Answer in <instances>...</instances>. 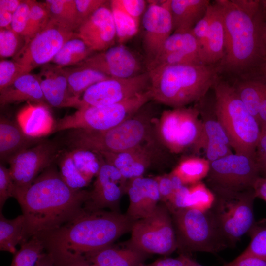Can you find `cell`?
Masks as SVG:
<instances>
[{
  "label": "cell",
  "instance_id": "cell-1",
  "mask_svg": "<svg viewBox=\"0 0 266 266\" xmlns=\"http://www.w3.org/2000/svg\"><path fill=\"white\" fill-rule=\"evenodd\" d=\"M134 221L119 212L84 208L60 227L37 236L56 266H69L88 253L111 246L131 231Z\"/></svg>",
  "mask_w": 266,
  "mask_h": 266
},
{
  "label": "cell",
  "instance_id": "cell-2",
  "mask_svg": "<svg viewBox=\"0 0 266 266\" xmlns=\"http://www.w3.org/2000/svg\"><path fill=\"white\" fill-rule=\"evenodd\" d=\"M89 192L70 188L52 166L28 187L15 189L14 198L25 219L26 241L60 227L81 213Z\"/></svg>",
  "mask_w": 266,
  "mask_h": 266
},
{
  "label": "cell",
  "instance_id": "cell-3",
  "mask_svg": "<svg viewBox=\"0 0 266 266\" xmlns=\"http://www.w3.org/2000/svg\"><path fill=\"white\" fill-rule=\"evenodd\" d=\"M225 30V54L220 65L240 71L260 67L266 59L262 40L265 20L262 6L245 10L233 0H217Z\"/></svg>",
  "mask_w": 266,
  "mask_h": 266
},
{
  "label": "cell",
  "instance_id": "cell-4",
  "mask_svg": "<svg viewBox=\"0 0 266 266\" xmlns=\"http://www.w3.org/2000/svg\"><path fill=\"white\" fill-rule=\"evenodd\" d=\"M221 66L179 64L149 71L152 99L174 108L201 99L218 78Z\"/></svg>",
  "mask_w": 266,
  "mask_h": 266
},
{
  "label": "cell",
  "instance_id": "cell-5",
  "mask_svg": "<svg viewBox=\"0 0 266 266\" xmlns=\"http://www.w3.org/2000/svg\"><path fill=\"white\" fill-rule=\"evenodd\" d=\"M215 114L230 139L235 153L255 157L261 128L247 110L235 88L219 78L213 86Z\"/></svg>",
  "mask_w": 266,
  "mask_h": 266
},
{
  "label": "cell",
  "instance_id": "cell-6",
  "mask_svg": "<svg viewBox=\"0 0 266 266\" xmlns=\"http://www.w3.org/2000/svg\"><path fill=\"white\" fill-rule=\"evenodd\" d=\"M149 121L147 117L137 115L106 130H69L64 142L69 149L122 152L143 144L148 136Z\"/></svg>",
  "mask_w": 266,
  "mask_h": 266
},
{
  "label": "cell",
  "instance_id": "cell-7",
  "mask_svg": "<svg viewBox=\"0 0 266 266\" xmlns=\"http://www.w3.org/2000/svg\"><path fill=\"white\" fill-rule=\"evenodd\" d=\"M178 248L189 252L215 253L225 247L211 210L202 211L184 208L170 211Z\"/></svg>",
  "mask_w": 266,
  "mask_h": 266
},
{
  "label": "cell",
  "instance_id": "cell-8",
  "mask_svg": "<svg viewBox=\"0 0 266 266\" xmlns=\"http://www.w3.org/2000/svg\"><path fill=\"white\" fill-rule=\"evenodd\" d=\"M152 99L150 90L123 101L100 106H85L57 121L53 132L72 129L104 131L132 118Z\"/></svg>",
  "mask_w": 266,
  "mask_h": 266
},
{
  "label": "cell",
  "instance_id": "cell-9",
  "mask_svg": "<svg viewBox=\"0 0 266 266\" xmlns=\"http://www.w3.org/2000/svg\"><path fill=\"white\" fill-rule=\"evenodd\" d=\"M215 200L210 209L223 236L236 242L255 225L253 189L233 191L212 189Z\"/></svg>",
  "mask_w": 266,
  "mask_h": 266
},
{
  "label": "cell",
  "instance_id": "cell-10",
  "mask_svg": "<svg viewBox=\"0 0 266 266\" xmlns=\"http://www.w3.org/2000/svg\"><path fill=\"white\" fill-rule=\"evenodd\" d=\"M127 247L162 255L178 248L172 215L166 205L158 204L151 214L134 221Z\"/></svg>",
  "mask_w": 266,
  "mask_h": 266
},
{
  "label": "cell",
  "instance_id": "cell-11",
  "mask_svg": "<svg viewBox=\"0 0 266 266\" xmlns=\"http://www.w3.org/2000/svg\"><path fill=\"white\" fill-rule=\"evenodd\" d=\"M200 112L196 108H176L164 111L157 131L163 144L172 153H180L199 142L202 131Z\"/></svg>",
  "mask_w": 266,
  "mask_h": 266
},
{
  "label": "cell",
  "instance_id": "cell-12",
  "mask_svg": "<svg viewBox=\"0 0 266 266\" xmlns=\"http://www.w3.org/2000/svg\"><path fill=\"white\" fill-rule=\"evenodd\" d=\"M260 176L255 157L232 153L210 162L206 177L212 189L241 191L252 189Z\"/></svg>",
  "mask_w": 266,
  "mask_h": 266
},
{
  "label": "cell",
  "instance_id": "cell-13",
  "mask_svg": "<svg viewBox=\"0 0 266 266\" xmlns=\"http://www.w3.org/2000/svg\"><path fill=\"white\" fill-rule=\"evenodd\" d=\"M76 33L53 19L26 42L13 60L31 71L51 62L53 59Z\"/></svg>",
  "mask_w": 266,
  "mask_h": 266
},
{
  "label": "cell",
  "instance_id": "cell-14",
  "mask_svg": "<svg viewBox=\"0 0 266 266\" xmlns=\"http://www.w3.org/2000/svg\"><path fill=\"white\" fill-rule=\"evenodd\" d=\"M63 152L57 141L44 140L12 157L8 162L15 189L30 186Z\"/></svg>",
  "mask_w": 266,
  "mask_h": 266
},
{
  "label": "cell",
  "instance_id": "cell-15",
  "mask_svg": "<svg viewBox=\"0 0 266 266\" xmlns=\"http://www.w3.org/2000/svg\"><path fill=\"white\" fill-rule=\"evenodd\" d=\"M148 71L127 78H109L97 82L82 94L83 107L117 103L150 89Z\"/></svg>",
  "mask_w": 266,
  "mask_h": 266
},
{
  "label": "cell",
  "instance_id": "cell-16",
  "mask_svg": "<svg viewBox=\"0 0 266 266\" xmlns=\"http://www.w3.org/2000/svg\"><path fill=\"white\" fill-rule=\"evenodd\" d=\"M100 156V168L84 208L90 210L108 208L118 212L121 199L127 190V180L116 168Z\"/></svg>",
  "mask_w": 266,
  "mask_h": 266
},
{
  "label": "cell",
  "instance_id": "cell-17",
  "mask_svg": "<svg viewBox=\"0 0 266 266\" xmlns=\"http://www.w3.org/2000/svg\"><path fill=\"white\" fill-rule=\"evenodd\" d=\"M57 161L62 179L74 190L87 186L97 176L101 164L98 153L79 149L63 151Z\"/></svg>",
  "mask_w": 266,
  "mask_h": 266
},
{
  "label": "cell",
  "instance_id": "cell-18",
  "mask_svg": "<svg viewBox=\"0 0 266 266\" xmlns=\"http://www.w3.org/2000/svg\"><path fill=\"white\" fill-rule=\"evenodd\" d=\"M143 46L147 62L154 59L173 32L168 0L151 2L142 16Z\"/></svg>",
  "mask_w": 266,
  "mask_h": 266
},
{
  "label": "cell",
  "instance_id": "cell-19",
  "mask_svg": "<svg viewBox=\"0 0 266 266\" xmlns=\"http://www.w3.org/2000/svg\"><path fill=\"white\" fill-rule=\"evenodd\" d=\"M78 65L93 68L110 78H127L141 73L137 58L122 44L92 55Z\"/></svg>",
  "mask_w": 266,
  "mask_h": 266
},
{
  "label": "cell",
  "instance_id": "cell-20",
  "mask_svg": "<svg viewBox=\"0 0 266 266\" xmlns=\"http://www.w3.org/2000/svg\"><path fill=\"white\" fill-rule=\"evenodd\" d=\"M94 52H101L114 46L117 39L110 7L104 5L85 20L76 33Z\"/></svg>",
  "mask_w": 266,
  "mask_h": 266
},
{
  "label": "cell",
  "instance_id": "cell-21",
  "mask_svg": "<svg viewBox=\"0 0 266 266\" xmlns=\"http://www.w3.org/2000/svg\"><path fill=\"white\" fill-rule=\"evenodd\" d=\"M47 104L58 107H83L80 98L70 92L64 68L50 63L40 67L36 74Z\"/></svg>",
  "mask_w": 266,
  "mask_h": 266
},
{
  "label": "cell",
  "instance_id": "cell-22",
  "mask_svg": "<svg viewBox=\"0 0 266 266\" xmlns=\"http://www.w3.org/2000/svg\"><path fill=\"white\" fill-rule=\"evenodd\" d=\"M126 192L130 203L126 214L133 221L151 214L160 200L157 183L154 178L142 176L130 180Z\"/></svg>",
  "mask_w": 266,
  "mask_h": 266
},
{
  "label": "cell",
  "instance_id": "cell-23",
  "mask_svg": "<svg viewBox=\"0 0 266 266\" xmlns=\"http://www.w3.org/2000/svg\"><path fill=\"white\" fill-rule=\"evenodd\" d=\"M116 168L127 180L142 177L151 161V153L143 144L119 152H98Z\"/></svg>",
  "mask_w": 266,
  "mask_h": 266
},
{
  "label": "cell",
  "instance_id": "cell-24",
  "mask_svg": "<svg viewBox=\"0 0 266 266\" xmlns=\"http://www.w3.org/2000/svg\"><path fill=\"white\" fill-rule=\"evenodd\" d=\"M202 125L200 138L194 148L196 150L203 148L206 159L210 162L233 153L228 135L216 116L204 119Z\"/></svg>",
  "mask_w": 266,
  "mask_h": 266
},
{
  "label": "cell",
  "instance_id": "cell-25",
  "mask_svg": "<svg viewBox=\"0 0 266 266\" xmlns=\"http://www.w3.org/2000/svg\"><path fill=\"white\" fill-rule=\"evenodd\" d=\"M43 140L27 135L17 122L4 116L0 118V158L7 162L14 155L33 146Z\"/></svg>",
  "mask_w": 266,
  "mask_h": 266
},
{
  "label": "cell",
  "instance_id": "cell-26",
  "mask_svg": "<svg viewBox=\"0 0 266 266\" xmlns=\"http://www.w3.org/2000/svg\"><path fill=\"white\" fill-rule=\"evenodd\" d=\"M24 101L47 104L36 74H24L11 85L0 91L1 106Z\"/></svg>",
  "mask_w": 266,
  "mask_h": 266
},
{
  "label": "cell",
  "instance_id": "cell-27",
  "mask_svg": "<svg viewBox=\"0 0 266 266\" xmlns=\"http://www.w3.org/2000/svg\"><path fill=\"white\" fill-rule=\"evenodd\" d=\"M173 33L191 31L211 4L208 0H168Z\"/></svg>",
  "mask_w": 266,
  "mask_h": 266
},
{
  "label": "cell",
  "instance_id": "cell-28",
  "mask_svg": "<svg viewBox=\"0 0 266 266\" xmlns=\"http://www.w3.org/2000/svg\"><path fill=\"white\" fill-rule=\"evenodd\" d=\"M17 122L27 135L34 138L53 132L55 124L46 105L30 102L18 113Z\"/></svg>",
  "mask_w": 266,
  "mask_h": 266
},
{
  "label": "cell",
  "instance_id": "cell-29",
  "mask_svg": "<svg viewBox=\"0 0 266 266\" xmlns=\"http://www.w3.org/2000/svg\"><path fill=\"white\" fill-rule=\"evenodd\" d=\"M148 255L128 247L120 249L109 246L88 253L84 257L97 266H140Z\"/></svg>",
  "mask_w": 266,
  "mask_h": 266
},
{
  "label": "cell",
  "instance_id": "cell-30",
  "mask_svg": "<svg viewBox=\"0 0 266 266\" xmlns=\"http://www.w3.org/2000/svg\"><path fill=\"white\" fill-rule=\"evenodd\" d=\"M211 20L209 33L201 50L204 65H214L223 59L225 54V30L223 19L218 9L210 5Z\"/></svg>",
  "mask_w": 266,
  "mask_h": 266
},
{
  "label": "cell",
  "instance_id": "cell-31",
  "mask_svg": "<svg viewBox=\"0 0 266 266\" xmlns=\"http://www.w3.org/2000/svg\"><path fill=\"white\" fill-rule=\"evenodd\" d=\"M64 68L70 92L80 98L81 95L94 84L110 78L97 70L79 65Z\"/></svg>",
  "mask_w": 266,
  "mask_h": 266
},
{
  "label": "cell",
  "instance_id": "cell-32",
  "mask_svg": "<svg viewBox=\"0 0 266 266\" xmlns=\"http://www.w3.org/2000/svg\"><path fill=\"white\" fill-rule=\"evenodd\" d=\"M25 219L20 215L8 219L0 212V250L15 254L18 244L26 241L24 232Z\"/></svg>",
  "mask_w": 266,
  "mask_h": 266
},
{
  "label": "cell",
  "instance_id": "cell-33",
  "mask_svg": "<svg viewBox=\"0 0 266 266\" xmlns=\"http://www.w3.org/2000/svg\"><path fill=\"white\" fill-rule=\"evenodd\" d=\"M93 52L76 33L63 45L51 63L62 67L76 66L92 55Z\"/></svg>",
  "mask_w": 266,
  "mask_h": 266
},
{
  "label": "cell",
  "instance_id": "cell-34",
  "mask_svg": "<svg viewBox=\"0 0 266 266\" xmlns=\"http://www.w3.org/2000/svg\"><path fill=\"white\" fill-rule=\"evenodd\" d=\"M210 169V162L206 158L192 157L181 161L171 172L184 185H193L206 177Z\"/></svg>",
  "mask_w": 266,
  "mask_h": 266
},
{
  "label": "cell",
  "instance_id": "cell-35",
  "mask_svg": "<svg viewBox=\"0 0 266 266\" xmlns=\"http://www.w3.org/2000/svg\"><path fill=\"white\" fill-rule=\"evenodd\" d=\"M45 2L51 19L74 31L82 24L75 0H46Z\"/></svg>",
  "mask_w": 266,
  "mask_h": 266
},
{
  "label": "cell",
  "instance_id": "cell-36",
  "mask_svg": "<svg viewBox=\"0 0 266 266\" xmlns=\"http://www.w3.org/2000/svg\"><path fill=\"white\" fill-rule=\"evenodd\" d=\"M235 88L247 110L258 121L260 104L266 89V81L248 80L240 83Z\"/></svg>",
  "mask_w": 266,
  "mask_h": 266
},
{
  "label": "cell",
  "instance_id": "cell-37",
  "mask_svg": "<svg viewBox=\"0 0 266 266\" xmlns=\"http://www.w3.org/2000/svg\"><path fill=\"white\" fill-rule=\"evenodd\" d=\"M177 51H184L198 56L201 61V48L191 31L173 33L154 58Z\"/></svg>",
  "mask_w": 266,
  "mask_h": 266
},
{
  "label": "cell",
  "instance_id": "cell-38",
  "mask_svg": "<svg viewBox=\"0 0 266 266\" xmlns=\"http://www.w3.org/2000/svg\"><path fill=\"white\" fill-rule=\"evenodd\" d=\"M215 200L214 192L201 181L188 186L185 195L184 208L202 211L210 210Z\"/></svg>",
  "mask_w": 266,
  "mask_h": 266
},
{
  "label": "cell",
  "instance_id": "cell-39",
  "mask_svg": "<svg viewBox=\"0 0 266 266\" xmlns=\"http://www.w3.org/2000/svg\"><path fill=\"white\" fill-rule=\"evenodd\" d=\"M109 3L115 26L117 39L121 44L136 34L139 24L119 7L114 0H110Z\"/></svg>",
  "mask_w": 266,
  "mask_h": 266
},
{
  "label": "cell",
  "instance_id": "cell-40",
  "mask_svg": "<svg viewBox=\"0 0 266 266\" xmlns=\"http://www.w3.org/2000/svg\"><path fill=\"white\" fill-rule=\"evenodd\" d=\"M44 252L42 240L38 236H33L20 245V248L14 254L10 266H34Z\"/></svg>",
  "mask_w": 266,
  "mask_h": 266
},
{
  "label": "cell",
  "instance_id": "cell-41",
  "mask_svg": "<svg viewBox=\"0 0 266 266\" xmlns=\"http://www.w3.org/2000/svg\"><path fill=\"white\" fill-rule=\"evenodd\" d=\"M50 20L45 2L31 0L29 22L25 38V43L42 30Z\"/></svg>",
  "mask_w": 266,
  "mask_h": 266
},
{
  "label": "cell",
  "instance_id": "cell-42",
  "mask_svg": "<svg viewBox=\"0 0 266 266\" xmlns=\"http://www.w3.org/2000/svg\"><path fill=\"white\" fill-rule=\"evenodd\" d=\"M25 43L24 38L11 28L0 29V58L14 57L22 49Z\"/></svg>",
  "mask_w": 266,
  "mask_h": 266
},
{
  "label": "cell",
  "instance_id": "cell-43",
  "mask_svg": "<svg viewBox=\"0 0 266 266\" xmlns=\"http://www.w3.org/2000/svg\"><path fill=\"white\" fill-rule=\"evenodd\" d=\"M31 70L15 60H2L0 62V91L11 85L22 75Z\"/></svg>",
  "mask_w": 266,
  "mask_h": 266
},
{
  "label": "cell",
  "instance_id": "cell-44",
  "mask_svg": "<svg viewBox=\"0 0 266 266\" xmlns=\"http://www.w3.org/2000/svg\"><path fill=\"white\" fill-rule=\"evenodd\" d=\"M249 232L251 241L246 249L240 255L266 260V226L255 225Z\"/></svg>",
  "mask_w": 266,
  "mask_h": 266
},
{
  "label": "cell",
  "instance_id": "cell-45",
  "mask_svg": "<svg viewBox=\"0 0 266 266\" xmlns=\"http://www.w3.org/2000/svg\"><path fill=\"white\" fill-rule=\"evenodd\" d=\"M31 0H22L13 13L11 29L25 38L29 22Z\"/></svg>",
  "mask_w": 266,
  "mask_h": 266
},
{
  "label": "cell",
  "instance_id": "cell-46",
  "mask_svg": "<svg viewBox=\"0 0 266 266\" xmlns=\"http://www.w3.org/2000/svg\"><path fill=\"white\" fill-rule=\"evenodd\" d=\"M158 185L160 200L168 202L175 191L184 185L180 179L172 174L159 176L154 178Z\"/></svg>",
  "mask_w": 266,
  "mask_h": 266
},
{
  "label": "cell",
  "instance_id": "cell-47",
  "mask_svg": "<svg viewBox=\"0 0 266 266\" xmlns=\"http://www.w3.org/2000/svg\"><path fill=\"white\" fill-rule=\"evenodd\" d=\"M15 185L9 168L0 165V212L8 198L14 197Z\"/></svg>",
  "mask_w": 266,
  "mask_h": 266
},
{
  "label": "cell",
  "instance_id": "cell-48",
  "mask_svg": "<svg viewBox=\"0 0 266 266\" xmlns=\"http://www.w3.org/2000/svg\"><path fill=\"white\" fill-rule=\"evenodd\" d=\"M116 4L139 24L140 17L146 8L144 0H114Z\"/></svg>",
  "mask_w": 266,
  "mask_h": 266
},
{
  "label": "cell",
  "instance_id": "cell-49",
  "mask_svg": "<svg viewBox=\"0 0 266 266\" xmlns=\"http://www.w3.org/2000/svg\"><path fill=\"white\" fill-rule=\"evenodd\" d=\"M210 5L205 15L196 24L191 31L200 44L201 50L207 38L211 24Z\"/></svg>",
  "mask_w": 266,
  "mask_h": 266
},
{
  "label": "cell",
  "instance_id": "cell-50",
  "mask_svg": "<svg viewBox=\"0 0 266 266\" xmlns=\"http://www.w3.org/2000/svg\"><path fill=\"white\" fill-rule=\"evenodd\" d=\"M108 2L109 1L105 0H75L77 12L82 23Z\"/></svg>",
  "mask_w": 266,
  "mask_h": 266
},
{
  "label": "cell",
  "instance_id": "cell-51",
  "mask_svg": "<svg viewBox=\"0 0 266 266\" xmlns=\"http://www.w3.org/2000/svg\"><path fill=\"white\" fill-rule=\"evenodd\" d=\"M255 158L260 175L266 176V125L261 128V132L256 146Z\"/></svg>",
  "mask_w": 266,
  "mask_h": 266
},
{
  "label": "cell",
  "instance_id": "cell-52",
  "mask_svg": "<svg viewBox=\"0 0 266 266\" xmlns=\"http://www.w3.org/2000/svg\"><path fill=\"white\" fill-rule=\"evenodd\" d=\"M222 266H266V260L252 256L239 255Z\"/></svg>",
  "mask_w": 266,
  "mask_h": 266
},
{
  "label": "cell",
  "instance_id": "cell-53",
  "mask_svg": "<svg viewBox=\"0 0 266 266\" xmlns=\"http://www.w3.org/2000/svg\"><path fill=\"white\" fill-rule=\"evenodd\" d=\"M187 255L181 254L175 258H167L159 259L149 264H142L140 266H186Z\"/></svg>",
  "mask_w": 266,
  "mask_h": 266
},
{
  "label": "cell",
  "instance_id": "cell-54",
  "mask_svg": "<svg viewBox=\"0 0 266 266\" xmlns=\"http://www.w3.org/2000/svg\"><path fill=\"white\" fill-rule=\"evenodd\" d=\"M253 189L256 198L266 202V176H260L255 183Z\"/></svg>",
  "mask_w": 266,
  "mask_h": 266
},
{
  "label": "cell",
  "instance_id": "cell-55",
  "mask_svg": "<svg viewBox=\"0 0 266 266\" xmlns=\"http://www.w3.org/2000/svg\"><path fill=\"white\" fill-rule=\"evenodd\" d=\"M22 0H0V10L13 13L18 7Z\"/></svg>",
  "mask_w": 266,
  "mask_h": 266
},
{
  "label": "cell",
  "instance_id": "cell-56",
  "mask_svg": "<svg viewBox=\"0 0 266 266\" xmlns=\"http://www.w3.org/2000/svg\"><path fill=\"white\" fill-rule=\"evenodd\" d=\"M258 121L261 128L266 125V89L260 104L258 115Z\"/></svg>",
  "mask_w": 266,
  "mask_h": 266
},
{
  "label": "cell",
  "instance_id": "cell-57",
  "mask_svg": "<svg viewBox=\"0 0 266 266\" xmlns=\"http://www.w3.org/2000/svg\"><path fill=\"white\" fill-rule=\"evenodd\" d=\"M13 14L4 10H0V27L3 28H11Z\"/></svg>",
  "mask_w": 266,
  "mask_h": 266
},
{
  "label": "cell",
  "instance_id": "cell-58",
  "mask_svg": "<svg viewBox=\"0 0 266 266\" xmlns=\"http://www.w3.org/2000/svg\"><path fill=\"white\" fill-rule=\"evenodd\" d=\"M34 266H56L51 256L43 252L38 258Z\"/></svg>",
  "mask_w": 266,
  "mask_h": 266
},
{
  "label": "cell",
  "instance_id": "cell-59",
  "mask_svg": "<svg viewBox=\"0 0 266 266\" xmlns=\"http://www.w3.org/2000/svg\"><path fill=\"white\" fill-rule=\"evenodd\" d=\"M69 266H97L89 261H88L85 257H83L74 263H72Z\"/></svg>",
  "mask_w": 266,
  "mask_h": 266
},
{
  "label": "cell",
  "instance_id": "cell-60",
  "mask_svg": "<svg viewBox=\"0 0 266 266\" xmlns=\"http://www.w3.org/2000/svg\"><path fill=\"white\" fill-rule=\"evenodd\" d=\"M262 40L264 49L266 53V20L264 21L262 28Z\"/></svg>",
  "mask_w": 266,
  "mask_h": 266
},
{
  "label": "cell",
  "instance_id": "cell-61",
  "mask_svg": "<svg viewBox=\"0 0 266 266\" xmlns=\"http://www.w3.org/2000/svg\"><path fill=\"white\" fill-rule=\"evenodd\" d=\"M186 266H203L187 256Z\"/></svg>",
  "mask_w": 266,
  "mask_h": 266
},
{
  "label": "cell",
  "instance_id": "cell-62",
  "mask_svg": "<svg viewBox=\"0 0 266 266\" xmlns=\"http://www.w3.org/2000/svg\"><path fill=\"white\" fill-rule=\"evenodd\" d=\"M261 70L264 74V75L266 77V59L264 62V63L263 64V65L261 68Z\"/></svg>",
  "mask_w": 266,
  "mask_h": 266
},
{
  "label": "cell",
  "instance_id": "cell-63",
  "mask_svg": "<svg viewBox=\"0 0 266 266\" xmlns=\"http://www.w3.org/2000/svg\"><path fill=\"white\" fill-rule=\"evenodd\" d=\"M261 1L263 7L266 8V0H262Z\"/></svg>",
  "mask_w": 266,
  "mask_h": 266
}]
</instances>
